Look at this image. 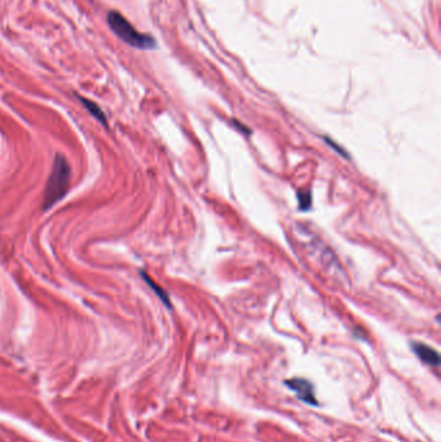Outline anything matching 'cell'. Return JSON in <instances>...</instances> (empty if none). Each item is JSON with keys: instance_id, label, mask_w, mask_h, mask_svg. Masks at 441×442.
<instances>
[{"instance_id": "3", "label": "cell", "mask_w": 441, "mask_h": 442, "mask_svg": "<svg viewBox=\"0 0 441 442\" xmlns=\"http://www.w3.org/2000/svg\"><path fill=\"white\" fill-rule=\"evenodd\" d=\"M285 385H287L290 389L294 390L297 393V396L303 402L308 405H313V406L317 405V400L313 393V385H312V383H309V380L302 379V378H294V379L285 380Z\"/></svg>"}, {"instance_id": "8", "label": "cell", "mask_w": 441, "mask_h": 442, "mask_svg": "<svg viewBox=\"0 0 441 442\" xmlns=\"http://www.w3.org/2000/svg\"><path fill=\"white\" fill-rule=\"evenodd\" d=\"M324 139H325V141H326V144L331 145L332 147H335V150L339 151V154H342V156H343V157H346V158H348V154H347L346 151H344V150H342V147H341V146H337V144H335V142H332L331 140H330V137H324Z\"/></svg>"}, {"instance_id": "6", "label": "cell", "mask_w": 441, "mask_h": 442, "mask_svg": "<svg viewBox=\"0 0 441 442\" xmlns=\"http://www.w3.org/2000/svg\"><path fill=\"white\" fill-rule=\"evenodd\" d=\"M140 276H141L142 279H144V281L146 282L148 286H149L150 289H152L153 291L155 292V295L158 296L159 300H161L162 303H163L164 305L167 306V308H171V301H170V298H169V295H167V292L164 291V290L162 289V287H159L158 284L155 283V282L153 281V279L150 278V277L148 276V274L145 273V272H140Z\"/></svg>"}, {"instance_id": "7", "label": "cell", "mask_w": 441, "mask_h": 442, "mask_svg": "<svg viewBox=\"0 0 441 442\" xmlns=\"http://www.w3.org/2000/svg\"><path fill=\"white\" fill-rule=\"evenodd\" d=\"M298 200H299V207L302 210H309L310 205H312V198H310L309 191H300L298 193Z\"/></svg>"}, {"instance_id": "1", "label": "cell", "mask_w": 441, "mask_h": 442, "mask_svg": "<svg viewBox=\"0 0 441 442\" xmlns=\"http://www.w3.org/2000/svg\"><path fill=\"white\" fill-rule=\"evenodd\" d=\"M71 179V167L65 156L57 153L53 159L51 173L43 194V210L48 211L68 194Z\"/></svg>"}, {"instance_id": "4", "label": "cell", "mask_w": 441, "mask_h": 442, "mask_svg": "<svg viewBox=\"0 0 441 442\" xmlns=\"http://www.w3.org/2000/svg\"><path fill=\"white\" fill-rule=\"evenodd\" d=\"M411 348H413L414 353L417 355V357L422 362L433 366V367H437L440 365V356H438L437 350L433 349L432 347H430L427 344L414 341V343H411Z\"/></svg>"}, {"instance_id": "5", "label": "cell", "mask_w": 441, "mask_h": 442, "mask_svg": "<svg viewBox=\"0 0 441 442\" xmlns=\"http://www.w3.org/2000/svg\"><path fill=\"white\" fill-rule=\"evenodd\" d=\"M78 98H79V101L83 104V106L87 109V112L90 113V114L92 115V117L95 118V119L97 120L98 123H101L102 126L108 127L107 115H105V113L102 112V109H101V107L98 106L96 102L91 101V100H88V98H86V97H82V96H78Z\"/></svg>"}, {"instance_id": "2", "label": "cell", "mask_w": 441, "mask_h": 442, "mask_svg": "<svg viewBox=\"0 0 441 442\" xmlns=\"http://www.w3.org/2000/svg\"><path fill=\"white\" fill-rule=\"evenodd\" d=\"M107 21L113 33L128 46L139 49H152L157 46L153 36L139 33L119 12L110 11L107 16Z\"/></svg>"}]
</instances>
